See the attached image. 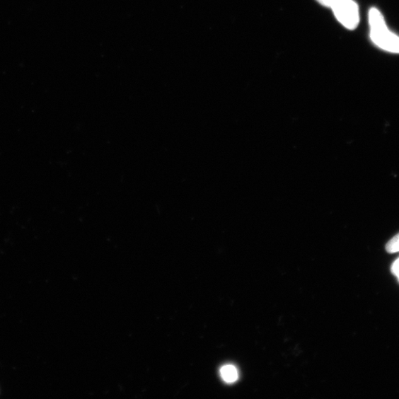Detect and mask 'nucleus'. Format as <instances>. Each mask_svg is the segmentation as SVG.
<instances>
[{"label": "nucleus", "mask_w": 399, "mask_h": 399, "mask_svg": "<svg viewBox=\"0 0 399 399\" xmlns=\"http://www.w3.org/2000/svg\"><path fill=\"white\" fill-rule=\"evenodd\" d=\"M337 20L349 30L355 29L359 23V11L354 0H342L332 8Z\"/></svg>", "instance_id": "f03ea898"}, {"label": "nucleus", "mask_w": 399, "mask_h": 399, "mask_svg": "<svg viewBox=\"0 0 399 399\" xmlns=\"http://www.w3.org/2000/svg\"><path fill=\"white\" fill-rule=\"evenodd\" d=\"M391 271L399 282V258L393 263Z\"/></svg>", "instance_id": "423d86ee"}, {"label": "nucleus", "mask_w": 399, "mask_h": 399, "mask_svg": "<svg viewBox=\"0 0 399 399\" xmlns=\"http://www.w3.org/2000/svg\"><path fill=\"white\" fill-rule=\"evenodd\" d=\"M322 6L332 8L342 1V0H317Z\"/></svg>", "instance_id": "39448f33"}, {"label": "nucleus", "mask_w": 399, "mask_h": 399, "mask_svg": "<svg viewBox=\"0 0 399 399\" xmlns=\"http://www.w3.org/2000/svg\"><path fill=\"white\" fill-rule=\"evenodd\" d=\"M386 248L390 254L399 253V233L388 241Z\"/></svg>", "instance_id": "20e7f679"}, {"label": "nucleus", "mask_w": 399, "mask_h": 399, "mask_svg": "<svg viewBox=\"0 0 399 399\" xmlns=\"http://www.w3.org/2000/svg\"><path fill=\"white\" fill-rule=\"evenodd\" d=\"M369 23L372 41L386 52L399 54V37L388 29L384 16L376 8L369 12Z\"/></svg>", "instance_id": "f257e3e1"}, {"label": "nucleus", "mask_w": 399, "mask_h": 399, "mask_svg": "<svg viewBox=\"0 0 399 399\" xmlns=\"http://www.w3.org/2000/svg\"><path fill=\"white\" fill-rule=\"evenodd\" d=\"M220 374L222 379L228 384L235 383L239 378L238 369L235 366L227 364L221 369Z\"/></svg>", "instance_id": "7ed1b4c3"}]
</instances>
